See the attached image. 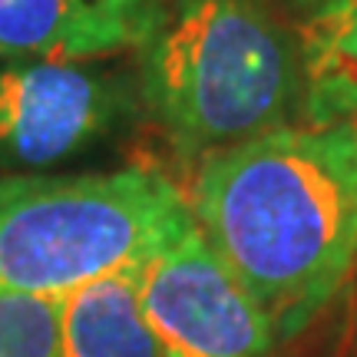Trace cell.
I'll list each match as a JSON object with an SVG mask.
<instances>
[{"label": "cell", "mask_w": 357, "mask_h": 357, "mask_svg": "<svg viewBox=\"0 0 357 357\" xmlns=\"http://www.w3.org/2000/svg\"><path fill=\"white\" fill-rule=\"evenodd\" d=\"M189 208L288 341L357 271V132L288 123L218 149Z\"/></svg>", "instance_id": "6da1fadb"}, {"label": "cell", "mask_w": 357, "mask_h": 357, "mask_svg": "<svg viewBox=\"0 0 357 357\" xmlns=\"http://www.w3.org/2000/svg\"><path fill=\"white\" fill-rule=\"evenodd\" d=\"M142 53V100L182 153L212 155L294 123V33L261 0H162Z\"/></svg>", "instance_id": "7a4b0ae2"}, {"label": "cell", "mask_w": 357, "mask_h": 357, "mask_svg": "<svg viewBox=\"0 0 357 357\" xmlns=\"http://www.w3.org/2000/svg\"><path fill=\"white\" fill-rule=\"evenodd\" d=\"M192 222L155 169L0 178V291L60 301L142 265Z\"/></svg>", "instance_id": "3957f363"}, {"label": "cell", "mask_w": 357, "mask_h": 357, "mask_svg": "<svg viewBox=\"0 0 357 357\" xmlns=\"http://www.w3.org/2000/svg\"><path fill=\"white\" fill-rule=\"evenodd\" d=\"M139 305L166 357H271L281 344L195 218L139 265Z\"/></svg>", "instance_id": "277c9868"}, {"label": "cell", "mask_w": 357, "mask_h": 357, "mask_svg": "<svg viewBox=\"0 0 357 357\" xmlns=\"http://www.w3.org/2000/svg\"><path fill=\"white\" fill-rule=\"evenodd\" d=\"M126 93L83 60H7L0 66V155L43 169L113 129Z\"/></svg>", "instance_id": "5b68a950"}, {"label": "cell", "mask_w": 357, "mask_h": 357, "mask_svg": "<svg viewBox=\"0 0 357 357\" xmlns=\"http://www.w3.org/2000/svg\"><path fill=\"white\" fill-rule=\"evenodd\" d=\"M162 0H0V60H93L139 47Z\"/></svg>", "instance_id": "8992f818"}, {"label": "cell", "mask_w": 357, "mask_h": 357, "mask_svg": "<svg viewBox=\"0 0 357 357\" xmlns=\"http://www.w3.org/2000/svg\"><path fill=\"white\" fill-rule=\"evenodd\" d=\"M294 47L305 123L357 132V0H328L301 13Z\"/></svg>", "instance_id": "52a82bcc"}, {"label": "cell", "mask_w": 357, "mask_h": 357, "mask_svg": "<svg viewBox=\"0 0 357 357\" xmlns=\"http://www.w3.org/2000/svg\"><path fill=\"white\" fill-rule=\"evenodd\" d=\"M63 357H166L139 305V265L60 298Z\"/></svg>", "instance_id": "ba28073f"}, {"label": "cell", "mask_w": 357, "mask_h": 357, "mask_svg": "<svg viewBox=\"0 0 357 357\" xmlns=\"http://www.w3.org/2000/svg\"><path fill=\"white\" fill-rule=\"evenodd\" d=\"M0 357H63L60 301L0 291Z\"/></svg>", "instance_id": "9c48e42d"}, {"label": "cell", "mask_w": 357, "mask_h": 357, "mask_svg": "<svg viewBox=\"0 0 357 357\" xmlns=\"http://www.w3.org/2000/svg\"><path fill=\"white\" fill-rule=\"evenodd\" d=\"M284 3H291L301 13H307V10H314V7H321V3H328V0H284Z\"/></svg>", "instance_id": "30bf717a"}]
</instances>
